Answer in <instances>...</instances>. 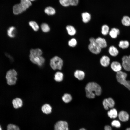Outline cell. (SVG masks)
Masks as SVG:
<instances>
[{
  "label": "cell",
  "instance_id": "1",
  "mask_svg": "<svg viewBox=\"0 0 130 130\" xmlns=\"http://www.w3.org/2000/svg\"><path fill=\"white\" fill-rule=\"evenodd\" d=\"M86 97L89 99L95 98L96 95H101L102 89L98 83L94 82H90L86 85L85 88Z\"/></svg>",
  "mask_w": 130,
  "mask_h": 130
},
{
  "label": "cell",
  "instance_id": "2",
  "mask_svg": "<svg viewBox=\"0 0 130 130\" xmlns=\"http://www.w3.org/2000/svg\"><path fill=\"white\" fill-rule=\"evenodd\" d=\"M63 61L59 57L54 56L50 60V65L51 68L54 70L62 69L63 65Z\"/></svg>",
  "mask_w": 130,
  "mask_h": 130
},
{
  "label": "cell",
  "instance_id": "3",
  "mask_svg": "<svg viewBox=\"0 0 130 130\" xmlns=\"http://www.w3.org/2000/svg\"><path fill=\"white\" fill-rule=\"evenodd\" d=\"M17 73L14 69H10L7 72L6 76L7 84L11 85L15 84L17 80Z\"/></svg>",
  "mask_w": 130,
  "mask_h": 130
},
{
  "label": "cell",
  "instance_id": "4",
  "mask_svg": "<svg viewBox=\"0 0 130 130\" xmlns=\"http://www.w3.org/2000/svg\"><path fill=\"white\" fill-rule=\"evenodd\" d=\"M29 59L32 62L39 67L42 66L45 62V58L42 56L30 58Z\"/></svg>",
  "mask_w": 130,
  "mask_h": 130
},
{
  "label": "cell",
  "instance_id": "5",
  "mask_svg": "<svg viewBox=\"0 0 130 130\" xmlns=\"http://www.w3.org/2000/svg\"><path fill=\"white\" fill-rule=\"evenodd\" d=\"M54 129L55 130H68V123L65 121H58L55 124Z\"/></svg>",
  "mask_w": 130,
  "mask_h": 130
},
{
  "label": "cell",
  "instance_id": "6",
  "mask_svg": "<svg viewBox=\"0 0 130 130\" xmlns=\"http://www.w3.org/2000/svg\"><path fill=\"white\" fill-rule=\"evenodd\" d=\"M88 48L91 53L96 54H99L101 52V49L96 42L90 43L88 46Z\"/></svg>",
  "mask_w": 130,
  "mask_h": 130
},
{
  "label": "cell",
  "instance_id": "7",
  "mask_svg": "<svg viewBox=\"0 0 130 130\" xmlns=\"http://www.w3.org/2000/svg\"><path fill=\"white\" fill-rule=\"evenodd\" d=\"M103 105L105 109L108 110L109 108H113L115 104L113 99L111 97L104 99L102 102Z\"/></svg>",
  "mask_w": 130,
  "mask_h": 130
},
{
  "label": "cell",
  "instance_id": "8",
  "mask_svg": "<svg viewBox=\"0 0 130 130\" xmlns=\"http://www.w3.org/2000/svg\"><path fill=\"white\" fill-rule=\"evenodd\" d=\"M12 11L13 14L15 15L20 14L25 12L20 3H16L13 6Z\"/></svg>",
  "mask_w": 130,
  "mask_h": 130
},
{
  "label": "cell",
  "instance_id": "9",
  "mask_svg": "<svg viewBox=\"0 0 130 130\" xmlns=\"http://www.w3.org/2000/svg\"><path fill=\"white\" fill-rule=\"evenodd\" d=\"M127 76V74L120 71L117 73L116 78L117 81L120 84L123 85L125 81Z\"/></svg>",
  "mask_w": 130,
  "mask_h": 130
},
{
  "label": "cell",
  "instance_id": "10",
  "mask_svg": "<svg viewBox=\"0 0 130 130\" xmlns=\"http://www.w3.org/2000/svg\"><path fill=\"white\" fill-rule=\"evenodd\" d=\"M122 66L124 69L126 71L130 72V63L129 60L128 56H123L122 59Z\"/></svg>",
  "mask_w": 130,
  "mask_h": 130
},
{
  "label": "cell",
  "instance_id": "11",
  "mask_svg": "<svg viewBox=\"0 0 130 130\" xmlns=\"http://www.w3.org/2000/svg\"><path fill=\"white\" fill-rule=\"evenodd\" d=\"M42 54V51L40 48L32 49L30 51L29 58L41 56Z\"/></svg>",
  "mask_w": 130,
  "mask_h": 130
},
{
  "label": "cell",
  "instance_id": "12",
  "mask_svg": "<svg viewBox=\"0 0 130 130\" xmlns=\"http://www.w3.org/2000/svg\"><path fill=\"white\" fill-rule=\"evenodd\" d=\"M96 42L101 49L105 48L107 46L106 41L104 38L98 37L96 39Z\"/></svg>",
  "mask_w": 130,
  "mask_h": 130
},
{
  "label": "cell",
  "instance_id": "13",
  "mask_svg": "<svg viewBox=\"0 0 130 130\" xmlns=\"http://www.w3.org/2000/svg\"><path fill=\"white\" fill-rule=\"evenodd\" d=\"M111 67L113 71L117 73L121 71L122 65L118 62L114 61L111 63Z\"/></svg>",
  "mask_w": 130,
  "mask_h": 130
},
{
  "label": "cell",
  "instance_id": "14",
  "mask_svg": "<svg viewBox=\"0 0 130 130\" xmlns=\"http://www.w3.org/2000/svg\"><path fill=\"white\" fill-rule=\"evenodd\" d=\"M12 103L14 108L18 109L22 106L23 102L22 99L20 98H16L13 100Z\"/></svg>",
  "mask_w": 130,
  "mask_h": 130
},
{
  "label": "cell",
  "instance_id": "15",
  "mask_svg": "<svg viewBox=\"0 0 130 130\" xmlns=\"http://www.w3.org/2000/svg\"><path fill=\"white\" fill-rule=\"evenodd\" d=\"M119 119L122 122H126L128 121L129 119V116L126 111L122 110L120 111L118 115Z\"/></svg>",
  "mask_w": 130,
  "mask_h": 130
},
{
  "label": "cell",
  "instance_id": "16",
  "mask_svg": "<svg viewBox=\"0 0 130 130\" xmlns=\"http://www.w3.org/2000/svg\"><path fill=\"white\" fill-rule=\"evenodd\" d=\"M110 59L109 57L107 56L104 55L103 56L100 60V63L103 67H107L110 63Z\"/></svg>",
  "mask_w": 130,
  "mask_h": 130
},
{
  "label": "cell",
  "instance_id": "17",
  "mask_svg": "<svg viewBox=\"0 0 130 130\" xmlns=\"http://www.w3.org/2000/svg\"><path fill=\"white\" fill-rule=\"evenodd\" d=\"M44 12L45 14L48 16H53L56 13V11L55 8L51 6H48L45 8Z\"/></svg>",
  "mask_w": 130,
  "mask_h": 130
},
{
  "label": "cell",
  "instance_id": "18",
  "mask_svg": "<svg viewBox=\"0 0 130 130\" xmlns=\"http://www.w3.org/2000/svg\"><path fill=\"white\" fill-rule=\"evenodd\" d=\"M20 3L25 12L32 6V2L30 0H20Z\"/></svg>",
  "mask_w": 130,
  "mask_h": 130
},
{
  "label": "cell",
  "instance_id": "19",
  "mask_svg": "<svg viewBox=\"0 0 130 130\" xmlns=\"http://www.w3.org/2000/svg\"><path fill=\"white\" fill-rule=\"evenodd\" d=\"M16 33V29L14 26H12L9 27L7 30L8 36L10 38H14L15 37Z\"/></svg>",
  "mask_w": 130,
  "mask_h": 130
},
{
  "label": "cell",
  "instance_id": "20",
  "mask_svg": "<svg viewBox=\"0 0 130 130\" xmlns=\"http://www.w3.org/2000/svg\"><path fill=\"white\" fill-rule=\"evenodd\" d=\"M74 76L75 77L79 80H82L84 78L85 73L82 71L77 70L74 72Z\"/></svg>",
  "mask_w": 130,
  "mask_h": 130
},
{
  "label": "cell",
  "instance_id": "21",
  "mask_svg": "<svg viewBox=\"0 0 130 130\" xmlns=\"http://www.w3.org/2000/svg\"><path fill=\"white\" fill-rule=\"evenodd\" d=\"M120 33L119 30L118 28H113L111 29L109 32V34L113 38H116Z\"/></svg>",
  "mask_w": 130,
  "mask_h": 130
},
{
  "label": "cell",
  "instance_id": "22",
  "mask_svg": "<svg viewBox=\"0 0 130 130\" xmlns=\"http://www.w3.org/2000/svg\"><path fill=\"white\" fill-rule=\"evenodd\" d=\"M52 108L48 104H45L42 106L41 110L42 112L45 114H49L52 112Z\"/></svg>",
  "mask_w": 130,
  "mask_h": 130
},
{
  "label": "cell",
  "instance_id": "23",
  "mask_svg": "<svg viewBox=\"0 0 130 130\" xmlns=\"http://www.w3.org/2000/svg\"><path fill=\"white\" fill-rule=\"evenodd\" d=\"M109 54L111 56L115 57L119 54V51L117 49L113 46H110L108 49Z\"/></svg>",
  "mask_w": 130,
  "mask_h": 130
},
{
  "label": "cell",
  "instance_id": "24",
  "mask_svg": "<svg viewBox=\"0 0 130 130\" xmlns=\"http://www.w3.org/2000/svg\"><path fill=\"white\" fill-rule=\"evenodd\" d=\"M63 74L62 73L60 72H57L54 74V79L56 82H60L63 79Z\"/></svg>",
  "mask_w": 130,
  "mask_h": 130
},
{
  "label": "cell",
  "instance_id": "25",
  "mask_svg": "<svg viewBox=\"0 0 130 130\" xmlns=\"http://www.w3.org/2000/svg\"><path fill=\"white\" fill-rule=\"evenodd\" d=\"M108 116L111 118H115L118 116V113L117 110L115 108H112L107 112Z\"/></svg>",
  "mask_w": 130,
  "mask_h": 130
},
{
  "label": "cell",
  "instance_id": "26",
  "mask_svg": "<svg viewBox=\"0 0 130 130\" xmlns=\"http://www.w3.org/2000/svg\"><path fill=\"white\" fill-rule=\"evenodd\" d=\"M82 20L85 23L88 22L91 19L90 14L87 12H83L82 14Z\"/></svg>",
  "mask_w": 130,
  "mask_h": 130
},
{
  "label": "cell",
  "instance_id": "27",
  "mask_svg": "<svg viewBox=\"0 0 130 130\" xmlns=\"http://www.w3.org/2000/svg\"><path fill=\"white\" fill-rule=\"evenodd\" d=\"M66 29L68 34L70 36H73L76 33V31L75 28L71 25H67Z\"/></svg>",
  "mask_w": 130,
  "mask_h": 130
},
{
  "label": "cell",
  "instance_id": "28",
  "mask_svg": "<svg viewBox=\"0 0 130 130\" xmlns=\"http://www.w3.org/2000/svg\"><path fill=\"white\" fill-rule=\"evenodd\" d=\"M28 24L34 31L36 32L39 30V26L36 21L33 20L30 21L29 22Z\"/></svg>",
  "mask_w": 130,
  "mask_h": 130
},
{
  "label": "cell",
  "instance_id": "29",
  "mask_svg": "<svg viewBox=\"0 0 130 130\" xmlns=\"http://www.w3.org/2000/svg\"><path fill=\"white\" fill-rule=\"evenodd\" d=\"M72 99L71 95L67 93L64 94L62 98L63 101L65 103H68L70 102L72 100Z\"/></svg>",
  "mask_w": 130,
  "mask_h": 130
},
{
  "label": "cell",
  "instance_id": "30",
  "mask_svg": "<svg viewBox=\"0 0 130 130\" xmlns=\"http://www.w3.org/2000/svg\"><path fill=\"white\" fill-rule=\"evenodd\" d=\"M121 22L124 26H130V18L127 16H124L123 17Z\"/></svg>",
  "mask_w": 130,
  "mask_h": 130
},
{
  "label": "cell",
  "instance_id": "31",
  "mask_svg": "<svg viewBox=\"0 0 130 130\" xmlns=\"http://www.w3.org/2000/svg\"><path fill=\"white\" fill-rule=\"evenodd\" d=\"M40 27L42 31L45 33L48 32L50 30L49 25L45 23H42L40 26Z\"/></svg>",
  "mask_w": 130,
  "mask_h": 130
},
{
  "label": "cell",
  "instance_id": "32",
  "mask_svg": "<svg viewBox=\"0 0 130 130\" xmlns=\"http://www.w3.org/2000/svg\"><path fill=\"white\" fill-rule=\"evenodd\" d=\"M129 46V43L127 40H121L119 43V47L123 49L128 48Z\"/></svg>",
  "mask_w": 130,
  "mask_h": 130
},
{
  "label": "cell",
  "instance_id": "33",
  "mask_svg": "<svg viewBox=\"0 0 130 130\" xmlns=\"http://www.w3.org/2000/svg\"><path fill=\"white\" fill-rule=\"evenodd\" d=\"M109 28L108 26L106 24L103 25L101 27V32L102 34L105 36L109 34Z\"/></svg>",
  "mask_w": 130,
  "mask_h": 130
},
{
  "label": "cell",
  "instance_id": "34",
  "mask_svg": "<svg viewBox=\"0 0 130 130\" xmlns=\"http://www.w3.org/2000/svg\"><path fill=\"white\" fill-rule=\"evenodd\" d=\"M71 0H59L60 4L63 6L66 7L71 5Z\"/></svg>",
  "mask_w": 130,
  "mask_h": 130
},
{
  "label": "cell",
  "instance_id": "35",
  "mask_svg": "<svg viewBox=\"0 0 130 130\" xmlns=\"http://www.w3.org/2000/svg\"><path fill=\"white\" fill-rule=\"evenodd\" d=\"M77 44V41L76 39L74 38H72L68 42L69 46L72 47H75Z\"/></svg>",
  "mask_w": 130,
  "mask_h": 130
},
{
  "label": "cell",
  "instance_id": "36",
  "mask_svg": "<svg viewBox=\"0 0 130 130\" xmlns=\"http://www.w3.org/2000/svg\"><path fill=\"white\" fill-rule=\"evenodd\" d=\"M7 130H20L17 126L12 124H9L7 127Z\"/></svg>",
  "mask_w": 130,
  "mask_h": 130
},
{
  "label": "cell",
  "instance_id": "37",
  "mask_svg": "<svg viewBox=\"0 0 130 130\" xmlns=\"http://www.w3.org/2000/svg\"><path fill=\"white\" fill-rule=\"evenodd\" d=\"M111 125L112 126L117 128H120L121 126V124L119 121L117 120L113 121L111 122Z\"/></svg>",
  "mask_w": 130,
  "mask_h": 130
},
{
  "label": "cell",
  "instance_id": "38",
  "mask_svg": "<svg viewBox=\"0 0 130 130\" xmlns=\"http://www.w3.org/2000/svg\"><path fill=\"white\" fill-rule=\"evenodd\" d=\"M130 91V81L127 80L123 85Z\"/></svg>",
  "mask_w": 130,
  "mask_h": 130
},
{
  "label": "cell",
  "instance_id": "39",
  "mask_svg": "<svg viewBox=\"0 0 130 130\" xmlns=\"http://www.w3.org/2000/svg\"><path fill=\"white\" fill-rule=\"evenodd\" d=\"M78 0H71V5L75 6L78 5Z\"/></svg>",
  "mask_w": 130,
  "mask_h": 130
},
{
  "label": "cell",
  "instance_id": "40",
  "mask_svg": "<svg viewBox=\"0 0 130 130\" xmlns=\"http://www.w3.org/2000/svg\"><path fill=\"white\" fill-rule=\"evenodd\" d=\"M90 43H92L96 42V39L93 37H91L89 39Z\"/></svg>",
  "mask_w": 130,
  "mask_h": 130
},
{
  "label": "cell",
  "instance_id": "41",
  "mask_svg": "<svg viewBox=\"0 0 130 130\" xmlns=\"http://www.w3.org/2000/svg\"><path fill=\"white\" fill-rule=\"evenodd\" d=\"M105 130H112L111 127L108 125L105 126L104 127Z\"/></svg>",
  "mask_w": 130,
  "mask_h": 130
},
{
  "label": "cell",
  "instance_id": "42",
  "mask_svg": "<svg viewBox=\"0 0 130 130\" xmlns=\"http://www.w3.org/2000/svg\"><path fill=\"white\" fill-rule=\"evenodd\" d=\"M128 57L129 61L130 63V55L128 56Z\"/></svg>",
  "mask_w": 130,
  "mask_h": 130
},
{
  "label": "cell",
  "instance_id": "43",
  "mask_svg": "<svg viewBox=\"0 0 130 130\" xmlns=\"http://www.w3.org/2000/svg\"><path fill=\"white\" fill-rule=\"evenodd\" d=\"M79 130H86L84 128H81Z\"/></svg>",
  "mask_w": 130,
  "mask_h": 130
},
{
  "label": "cell",
  "instance_id": "44",
  "mask_svg": "<svg viewBox=\"0 0 130 130\" xmlns=\"http://www.w3.org/2000/svg\"><path fill=\"white\" fill-rule=\"evenodd\" d=\"M31 2H33L36 1L37 0H30Z\"/></svg>",
  "mask_w": 130,
  "mask_h": 130
},
{
  "label": "cell",
  "instance_id": "45",
  "mask_svg": "<svg viewBox=\"0 0 130 130\" xmlns=\"http://www.w3.org/2000/svg\"><path fill=\"white\" fill-rule=\"evenodd\" d=\"M126 130H130V128H127Z\"/></svg>",
  "mask_w": 130,
  "mask_h": 130
},
{
  "label": "cell",
  "instance_id": "46",
  "mask_svg": "<svg viewBox=\"0 0 130 130\" xmlns=\"http://www.w3.org/2000/svg\"><path fill=\"white\" fill-rule=\"evenodd\" d=\"M0 130H2V129L0 125Z\"/></svg>",
  "mask_w": 130,
  "mask_h": 130
}]
</instances>
